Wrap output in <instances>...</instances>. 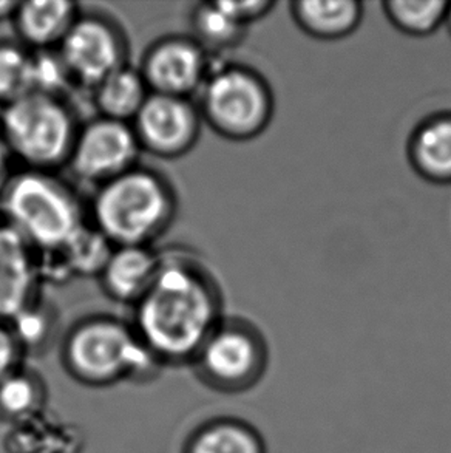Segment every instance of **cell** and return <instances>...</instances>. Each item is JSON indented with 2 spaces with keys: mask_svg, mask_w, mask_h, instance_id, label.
Instances as JSON below:
<instances>
[{
  "mask_svg": "<svg viewBox=\"0 0 451 453\" xmlns=\"http://www.w3.org/2000/svg\"><path fill=\"white\" fill-rule=\"evenodd\" d=\"M221 320V296L208 271L183 252L163 254L158 274L134 305V330L159 361L195 359Z\"/></svg>",
  "mask_w": 451,
  "mask_h": 453,
  "instance_id": "cell-1",
  "label": "cell"
},
{
  "mask_svg": "<svg viewBox=\"0 0 451 453\" xmlns=\"http://www.w3.org/2000/svg\"><path fill=\"white\" fill-rule=\"evenodd\" d=\"M177 196L159 172L134 165L96 188L93 227L113 246H152L171 226Z\"/></svg>",
  "mask_w": 451,
  "mask_h": 453,
  "instance_id": "cell-2",
  "label": "cell"
},
{
  "mask_svg": "<svg viewBox=\"0 0 451 453\" xmlns=\"http://www.w3.org/2000/svg\"><path fill=\"white\" fill-rule=\"evenodd\" d=\"M0 211L37 254L61 251L87 223L80 198L53 172L12 175L0 194Z\"/></svg>",
  "mask_w": 451,
  "mask_h": 453,
  "instance_id": "cell-3",
  "label": "cell"
},
{
  "mask_svg": "<svg viewBox=\"0 0 451 453\" xmlns=\"http://www.w3.org/2000/svg\"><path fill=\"white\" fill-rule=\"evenodd\" d=\"M78 129L73 111L59 96L30 93L2 107L0 132L12 159L25 169L53 172L67 165Z\"/></svg>",
  "mask_w": 451,
  "mask_h": 453,
  "instance_id": "cell-4",
  "label": "cell"
},
{
  "mask_svg": "<svg viewBox=\"0 0 451 453\" xmlns=\"http://www.w3.org/2000/svg\"><path fill=\"white\" fill-rule=\"evenodd\" d=\"M68 370L84 382L111 384L150 373L158 359L141 342L134 326L107 316L74 326L64 347Z\"/></svg>",
  "mask_w": 451,
  "mask_h": 453,
  "instance_id": "cell-5",
  "label": "cell"
},
{
  "mask_svg": "<svg viewBox=\"0 0 451 453\" xmlns=\"http://www.w3.org/2000/svg\"><path fill=\"white\" fill-rule=\"evenodd\" d=\"M196 105L202 119L218 135L244 142L268 127L274 98L266 81L254 70L227 65L209 73Z\"/></svg>",
  "mask_w": 451,
  "mask_h": 453,
  "instance_id": "cell-6",
  "label": "cell"
},
{
  "mask_svg": "<svg viewBox=\"0 0 451 453\" xmlns=\"http://www.w3.org/2000/svg\"><path fill=\"white\" fill-rule=\"evenodd\" d=\"M195 361L210 386L221 392L240 393L262 380L269 351L256 326L243 320H221Z\"/></svg>",
  "mask_w": 451,
  "mask_h": 453,
  "instance_id": "cell-7",
  "label": "cell"
},
{
  "mask_svg": "<svg viewBox=\"0 0 451 453\" xmlns=\"http://www.w3.org/2000/svg\"><path fill=\"white\" fill-rule=\"evenodd\" d=\"M56 51L72 82L90 90L127 59L119 27L99 12H80Z\"/></svg>",
  "mask_w": 451,
  "mask_h": 453,
  "instance_id": "cell-8",
  "label": "cell"
},
{
  "mask_svg": "<svg viewBox=\"0 0 451 453\" xmlns=\"http://www.w3.org/2000/svg\"><path fill=\"white\" fill-rule=\"evenodd\" d=\"M140 152L132 124L98 117L78 129L67 165L80 181L99 188L134 169Z\"/></svg>",
  "mask_w": 451,
  "mask_h": 453,
  "instance_id": "cell-9",
  "label": "cell"
},
{
  "mask_svg": "<svg viewBox=\"0 0 451 453\" xmlns=\"http://www.w3.org/2000/svg\"><path fill=\"white\" fill-rule=\"evenodd\" d=\"M202 121L198 105L189 98L150 93L130 124L141 150L172 159L195 146Z\"/></svg>",
  "mask_w": 451,
  "mask_h": 453,
  "instance_id": "cell-10",
  "label": "cell"
},
{
  "mask_svg": "<svg viewBox=\"0 0 451 453\" xmlns=\"http://www.w3.org/2000/svg\"><path fill=\"white\" fill-rule=\"evenodd\" d=\"M149 92L189 98L208 80V51L194 37L169 36L149 47L140 68Z\"/></svg>",
  "mask_w": 451,
  "mask_h": 453,
  "instance_id": "cell-11",
  "label": "cell"
},
{
  "mask_svg": "<svg viewBox=\"0 0 451 453\" xmlns=\"http://www.w3.org/2000/svg\"><path fill=\"white\" fill-rule=\"evenodd\" d=\"M39 256L6 221L0 220V322L10 324L41 296Z\"/></svg>",
  "mask_w": 451,
  "mask_h": 453,
  "instance_id": "cell-12",
  "label": "cell"
},
{
  "mask_svg": "<svg viewBox=\"0 0 451 453\" xmlns=\"http://www.w3.org/2000/svg\"><path fill=\"white\" fill-rule=\"evenodd\" d=\"M163 254L152 246H115L104 270L101 287L111 301L136 305L152 287Z\"/></svg>",
  "mask_w": 451,
  "mask_h": 453,
  "instance_id": "cell-13",
  "label": "cell"
},
{
  "mask_svg": "<svg viewBox=\"0 0 451 453\" xmlns=\"http://www.w3.org/2000/svg\"><path fill=\"white\" fill-rule=\"evenodd\" d=\"M80 14V6L74 2L31 0L19 2L12 22L24 47L31 51H43L62 42Z\"/></svg>",
  "mask_w": 451,
  "mask_h": 453,
  "instance_id": "cell-14",
  "label": "cell"
},
{
  "mask_svg": "<svg viewBox=\"0 0 451 453\" xmlns=\"http://www.w3.org/2000/svg\"><path fill=\"white\" fill-rule=\"evenodd\" d=\"M409 158L422 177L451 183V115H434L417 126L409 140Z\"/></svg>",
  "mask_w": 451,
  "mask_h": 453,
  "instance_id": "cell-15",
  "label": "cell"
},
{
  "mask_svg": "<svg viewBox=\"0 0 451 453\" xmlns=\"http://www.w3.org/2000/svg\"><path fill=\"white\" fill-rule=\"evenodd\" d=\"M362 4L354 0H300L293 16L310 36L334 41L351 35L362 20Z\"/></svg>",
  "mask_w": 451,
  "mask_h": 453,
  "instance_id": "cell-16",
  "label": "cell"
},
{
  "mask_svg": "<svg viewBox=\"0 0 451 453\" xmlns=\"http://www.w3.org/2000/svg\"><path fill=\"white\" fill-rule=\"evenodd\" d=\"M92 92L99 117L122 123H132L150 95L140 70L127 64L107 76Z\"/></svg>",
  "mask_w": 451,
  "mask_h": 453,
  "instance_id": "cell-17",
  "label": "cell"
},
{
  "mask_svg": "<svg viewBox=\"0 0 451 453\" xmlns=\"http://www.w3.org/2000/svg\"><path fill=\"white\" fill-rule=\"evenodd\" d=\"M187 453H268L262 435L249 424L220 419L198 430Z\"/></svg>",
  "mask_w": 451,
  "mask_h": 453,
  "instance_id": "cell-18",
  "label": "cell"
},
{
  "mask_svg": "<svg viewBox=\"0 0 451 453\" xmlns=\"http://www.w3.org/2000/svg\"><path fill=\"white\" fill-rule=\"evenodd\" d=\"M190 28L192 37L209 53L237 47L248 27L227 14L218 2H203L190 12Z\"/></svg>",
  "mask_w": 451,
  "mask_h": 453,
  "instance_id": "cell-19",
  "label": "cell"
},
{
  "mask_svg": "<svg viewBox=\"0 0 451 453\" xmlns=\"http://www.w3.org/2000/svg\"><path fill=\"white\" fill-rule=\"evenodd\" d=\"M115 246L86 223L61 251L56 252L70 277H99Z\"/></svg>",
  "mask_w": 451,
  "mask_h": 453,
  "instance_id": "cell-20",
  "label": "cell"
},
{
  "mask_svg": "<svg viewBox=\"0 0 451 453\" xmlns=\"http://www.w3.org/2000/svg\"><path fill=\"white\" fill-rule=\"evenodd\" d=\"M385 14L396 28L411 36H427L446 20V0H388Z\"/></svg>",
  "mask_w": 451,
  "mask_h": 453,
  "instance_id": "cell-21",
  "label": "cell"
},
{
  "mask_svg": "<svg viewBox=\"0 0 451 453\" xmlns=\"http://www.w3.org/2000/svg\"><path fill=\"white\" fill-rule=\"evenodd\" d=\"M33 93V51L20 43L0 42V105Z\"/></svg>",
  "mask_w": 451,
  "mask_h": 453,
  "instance_id": "cell-22",
  "label": "cell"
},
{
  "mask_svg": "<svg viewBox=\"0 0 451 453\" xmlns=\"http://www.w3.org/2000/svg\"><path fill=\"white\" fill-rule=\"evenodd\" d=\"M8 325L20 349H41L53 334L55 314L39 296L36 301L27 306Z\"/></svg>",
  "mask_w": 451,
  "mask_h": 453,
  "instance_id": "cell-23",
  "label": "cell"
},
{
  "mask_svg": "<svg viewBox=\"0 0 451 453\" xmlns=\"http://www.w3.org/2000/svg\"><path fill=\"white\" fill-rule=\"evenodd\" d=\"M39 387L28 374L16 370L0 380V411L6 417H24L39 404Z\"/></svg>",
  "mask_w": 451,
  "mask_h": 453,
  "instance_id": "cell-24",
  "label": "cell"
},
{
  "mask_svg": "<svg viewBox=\"0 0 451 453\" xmlns=\"http://www.w3.org/2000/svg\"><path fill=\"white\" fill-rule=\"evenodd\" d=\"M72 82L57 51H33V93L59 96Z\"/></svg>",
  "mask_w": 451,
  "mask_h": 453,
  "instance_id": "cell-25",
  "label": "cell"
},
{
  "mask_svg": "<svg viewBox=\"0 0 451 453\" xmlns=\"http://www.w3.org/2000/svg\"><path fill=\"white\" fill-rule=\"evenodd\" d=\"M218 5L240 24L246 27H249V24L256 22L258 19L264 18L274 8V4L269 0H244V2L223 0L218 2Z\"/></svg>",
  "mask_w": 451,
  "mask_h": 453,
  "instance_id": "cell-26",
  "label": "cell"
},
{
  "mask_svg": "<svg viewBox=\"0 0 451 453\" xmlns=\"http://www.w3.org/2000/svg\"><path fill=\"white\" fill-rule=\"evenodd\" d=\"M22 349L19 347L10 325L0 322V380L18 370V361Z\"/></svg>",
  "mask_w": 451,
  "mask_h": 453,
  "instance_id": "cell-27",
  "label": "cell"
},
{
  "mask_svg": "<svg viewBox=\"0 0 451 453\" xmlns=\"http://www.w3.org/2000/svg\"><path fill=\"white\" fill-rule=\"evenodd\" d=\"M12 155L6 146L4 135L0 132V194L5 189L6 183L12 177L11 173Z\"/></svg>",
  "mask_w": 451,
  "mask_h": 453,
  "instance_id": "cell-28",
  "label": "cell"
},
{
  "mask_svg": "<svg viewBox=\"0 0 451 453\" xmlns=\"http://www.w3.org/2000/svg\"><path fill=\"white\" fill-rule=\"evenodd\" d=\"M19 2H11V0H0V22L5 19L14 16V12L18 10Z\"/></svg>",
  "mask_w": 451,
  "mask_h": 453,
  "instance_id": "cell-29",
  "label": "cell"
},
{
  "mask_svg": "<svg viewBox=\"0 0 451 453\" xmlns=\"http://www.w3.org/2000/svg\"><path fill=\"white\" fill-rule=\"evenodd\" d=\"M444 24L448 27V30L451 33V4L448 2V8H447L446 20H444Z\"/></svg>",
  "mask_w": 451,
  "mask_h": 453,
  "instance_id": "cell-30",
  "label": "cell"
}]
</instances>
